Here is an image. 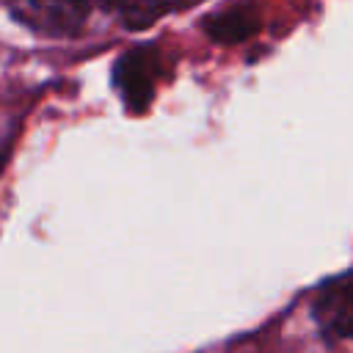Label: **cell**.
<instances>
[{
  "mask_svg": "<svg viewBox=\"0 0 353 353\" xmlns=\"http://www.w3.org/2000/svg\"><path fill=\"white\" fill-rule=\"evenodd\" d=\"M11 14L44 36H69L83 28L99 0H8Z\"/></svg>",
  "mask_w": 353,
  "mask_h": 353,
  "instance_id": "obj_1",
  "label": "cell"
},
{
  "mask_svg": "<svg viewBox=\"0 0 353 353\" xmlns=\"http://www.w3.org/2000/svg\"><path fill=\"white\" fill-rule=\"evenodd\" d=\"M149 50H130L119 58L113 80L119 94L124 97L130 110H143L152 99V58L146 55Z\"/></svg>",
  "mask_w": 353,
  "mask_h": 353,
  "instance_id": "obj_2",
  "label": "cell"
},
{
  "mask_svg": "<svg viewBox=\"0 0 353 353\" xmlns=\"http://www.w3.org/2000/svg\"><path fill=\"white\" fill-rule=\"evenodd\" d=\"M314 314L328 334L353 336V276L328 284L314 303Z\"/></svg>",
  "mask_w": 353,
  "mask_h": 353,
  "instance_id": "obj_3",
  "label": "cell"
},
{
  "mask_svg": "<svg viewBox=\"0 0 353 353\" xmlns=\"http://www.w3.org/2000/svg\"><path fill=\"white\" fill-rule=\"evenodd\" d=\"M256 25H259L256 11H254L251 6H243V3L226 6V8L215 11V14L204 22L207 33H210L215 41H223V44H234V41L248 39V36L256 30Z\"/></svg>",
  "mask_w": 353,
  "mask_h": 353,
  "instance_id": "obj_4",
  "label": "cell"
},
{
  "mask_svg": "<svg viewBox=\"0 0 353 353\" xmlns=\"http://www.w3.org/2000/svg\"><path fill=\"white\" fill-rule=\"evenodd\" d=\"M124 25L130 28H143L149 22H154L157 17H163L165 11L176 8L182 0H113Z\"/></svg>",
  "mask_w": 353,
  "mask_h": 353,
  "instance_id": "obj_5",
  "label": "cell"
}]
</instances>
